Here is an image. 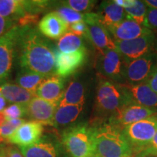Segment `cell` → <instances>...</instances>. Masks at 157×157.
Here are the masks:
<instances>
[{"instance_id": "1", "label": "cell", "mask_w": 157, "mask_h": 157, "mask_svg": "<svg viewBox=\"0 0 157 157\" xmlns=\"http://www.w3.org/2000/svg\"><path fill=\"white\" fill-rule=\"evenodd\" d=\"M15 50L21 69L46 76L56 74V50L37 29L20 28Z\"/></svg>"}, {"instance_id": "2", "label": "cell", "mask_w": 157, "mask_h": 157, "mask_svg": "<svg viewBox=\"0 0 157 157\" xmlns=\"http://www.w3.org/2000/svg\"><path fill=\"white\" fill-rule=\"evenodd\" d=\"M132 156V147L121 129L110 124L93 127V157Z\"/></svg>"}, {"instance_id": "3", "label": "cell", "mask_w": 157, "mask_h": 157, "mask_svg": "<svg viewBox=\"0 0 157 157\" xmlns=\"http://www.w3.org/2000/svg\"><path fill=\"white\" fill-rule=\"evenodd\" d=\"M60 143L67 157H93V127L79 123L65 128Z\"/></svg>"}, {"instance_id": "4", "label": "cell", "mask_w": 157, "mask_h": 157, "mask_svg": "<svg viewBox=\"0 0 157 157\" xmlns=\"http://www.w3.org/2000/svg\"><path fill=\"white\" fill-rule=\"evenodd\" d=\"M130 103L119 84H114L102 76L98 83L95 109L98 114H114L121 108Z\"/></svg>"}, {"instance_id": "5", "label": "cell", "mask_w": 157, "mask_h": 157, "mask_svg": "<svg viewBox=\"0 0 157 157\" xmlns=\"http://www.w3.org/2000/svg\"><path fill=\"white\" fill-rule=\"evenodd\" d=\"M135 156L148 146L157 131V113L136 121L121 129Z\"/></svg>"}, {"instance_id": "6", "label": "cell", "mask_w": 157, "mask_h": 157, "mask_svg": "<svg viewBox=\"0 0 157 157\" xmlns=\"http://www.w3.org/2000/svg\"><path fill=\"white\" fill-rule=\"evenodd\" d=\"M116 50L120 54L124 62L140 58L152 53L154 47L155 36L150 32L136 39L126 41H115Z\"/></svg>"}, {"instance_id": "7", "label": "cell", "mask_w": 157, "mask_h": 157, "mask_svg": "<svg viewBox=\"0 0 157 157\" xmlns=\"http://www.w3.org/2000/svg\"><path fill=\"white\" fill-rule=\"evenodd\" d=\"M98 68L102 76L117 84L124 83V61L116 50L98 52Z\"/></svg>"}, {"instance_id": "8", "label": "cell", "mask_w": 157, "mask_h": 157, "mask_svg": "<svg viewBox=\"0 0 157 157\" xmlns=\"http://www.w3.org/2000/svg\"><path fill=\"white\" fill-rule=\"evenodd\" d=\"M20 27L15 25L0 37V84L5 83L13 67Z\"/></svg>"}, {"instance_id": "9", "label": "cell", "mask_w": 157, "mask_h": 157, "mask_svg": "<svg viewBox=\"0 0 157 157\" xmlns=\"http://www.w3.org/2000/svg\"><path fill=\"white\" fill-rule=\"evenodd\" d=\"M130 103H136L157 113V95L149 87L146 81L132 84H119Z\"/></svg>"}, {"instance_id": "10", "label": "cell", "mask_w": 157, "mask_h": 157, "mask_svg": "<svg viewBox=\"0 0 157 157\" xmlns=\"http://www.w3.org/2000/svg\"><path fill=\"white\" fill-rule=\"evenodd\" d=\"M156 62L157 56L153 52L140 58L124 62L125 81L132 84L146 81Z\"/></svg>"}, {"instance_id": "11", "label": "cell", "mask_w": 157, "mask_h": 157, "mask_svg": "<svg viewBox=\"0 0 157 157\" xmlns=\"http://www.w3.org/2000/svg\"><path fill=\"white\" fill-rule=\"evenodd\" d=\"M24 157H61L63 150L60 141L52 135H44L34 144L20 146Z\"/></svg>"}, {"instance_id": "12", "label": "cell", "mask_w": 157, "mask_h": 157, "mask_svg": "<svg viewBox=\"0 0 157 157\" xmlns=\"http://www.w3.org/2000/svg\"><path fill=\"white\" fill-rule=\"evenodd\" d=\"M155 113L156 112L153 110L138 104L130 103L124 105L114 114L111 115L109 117V124L122 129L131 124L146 119Z\"/></svg>"}, {"instance_id": "13", "label": "cell", "mask_w": 157, "mask_h": 157, "mask_svg": "<svg viewBox=\"0 0 157 157\" xmlns=\"http://www.w3.org/2000/svg\"><path fill=\"white\" fill-rule=\"evenodd\" d=\"M56 74L62 78L75 73L87 60V50L84 49L70 53H63L56 50Z\"/></svg>"}, {"instance_id": "14", "label": "cell", "mask_w": 157, "mask_h": 157, "mask_svg": "<svg viewBox=\"0 0 157 157\" xmlns=\"http://www.w3.org/2000/svg\"><path fill=\"white\" fill-rule=\"evenodd\" d=\"M59 104L34 97L25 105L26 117L32 121L50 125Z\"/></svg>"}, {"instance_id": "15", "label": "cell", "mask_w": 157, "mask_h": 157, "mask_svg": "<svg viewBox=\"0 0 157 157\" xmlns=\"http://www.w3.org/2000/svg\"><path fill=\"white\" fill-rule=\"evenodd\" d=\"M43 132L44 124L37 121H29L19 127L7 139V141L19 147L30 146L40 140Z\"/></svg>"}, {"instance_id": "16", "label": "cell", "mask_w": 157, "mask_h": 157, "mask_svg": "<svg viewBox=\"0 0 157 157\" xmlns=\"http://www.w3.org/2000/svg\"><path fill=\"white\" fill-rule=\"evenodd\" d=\"M65 92L64 78L56 74L47 76L35 92V96L59 104Z\"/></svg>"}, {"instance_id": "17", "label": "cell", "mask_w": 157, "mask_h": 157, "mask_svg": "<svg viewBox=\"0 0 157 157\" xmlns=\"http://www.w3.org/2000/svg\"><path fill=\"white\" fill-rule=\"evenodd\" d=\"M69 24L64 21L56 12L45 15L38 23V31L47 38L59 39L68 31Z\"/></svg>"}, {"instance_id": "18", "label": "cell", "mask_w": 157, "mask_h": 157, "mask_svg": "<svg viewBox=\"0 0 157 157\" xmlns=\"http://www.w3.org/2000/svg\"><path fill=\"white\" fill-rule=\"evenodd\" d=\"M107 30L115 41L131 40L151 31L143 25L138 24L128 17H126L117 24L111 25Z\"/></svg>"}, {"instance_id": "19", "label": "cell", "mask_w": 157, "mask_h": 157, "mask_svg": "<svg viewBox=\"0 0 157 157\" xmlns=\"http://www.w3.org/2000/svg\"><path fill=\"white\" fill-rule=\"evenodd\" d=\"M93 45L98 52L116 50L114 40L105 27L100 24L87 25V31L84 36Z\"/></svg>"}, {"instance_id": "20", "label": "cell", "mask_w": 157, "mask_h": 157, "mask_svg": "<svg viewBox=\"0 0 157 157\" xmlns=\"http://www.w3.org/2000/svg\"><path fill=\"white\" fill-rule=\"evenodd\" d=\"M97 14L99 24L106 29L126 18L124 9L117 5L113 1L102 2Z\"/></svg>"}, {"instance_id": "21", "label": "cell", "mask_w": 157, "mask_h": 157, "mask_svg": "<svg viewBox=\"0 0 157 157\" xmlns=\"http://www.w3.org/2000/svg\"><path fill=\"white\" fill-rule=\"evenodd\" d=\"M84 105H67L58 106L55 113L50 126L57 129L74 125L83 109Z\"/></svg>"}, {"instance_id": "22", "label": "cell", "mask_w": 157, "mask_h": 157, "mask_svg": "<svg viewBox=\"0 0 157 157\" xmlns=\"http://www.w3.org/2000/svg\"><path fill=\"white\" fill-rule=\"evenodd\" d=\"M0 88L3 97L10 103L26 105L32 98L36 97L35 94L31 92L10 82L2 84Z\"/></svg>"}, {"instance_id": "23", "label": "cell", "mask_w": 157, "mask_h": 157, "mask_svg": "<svg viewBox=\"0 0 157 157\" xmlns=\"http://www.w3.org/2000/svg\"><path fill=\"white\" fill-rule=\"evenodd\" d=\"M26 14L28 13L25 11L23 0H0V15L15 24Z\"/></svg>"}, {"instance_id": "24", "label": "cell", "mask_w": 157, "mask_h": 157, "mask_svg": "<svg viewBox=\"0 0 157 157\" xmlns=\"http://www.w3.org/2000/svg\"><path fill=\"white\" fill-rule=\"evenodd\" d=\"M84 88L81 82L73 81L69 84L59 103L58 106L67 105H84Z\"/></svg>"}, {"instance_id": "25", "label": "cell", "mask_w": 157, "mask_h": 157, "mask_svg": "<svg viewBox=\"0 0 157 157\" xmlns=\"http://www.w3.org/2000/svg\"><path fill=\"white\" fill-rule=\"evenodd\" d=\"M46 77V76L36 73L32 71L21 69L17 74L15 81L20 87L35 94L39 84Z\"/></svg>"}, {"instance_id": "26", "label": "cell", "mask_w": 157, "mask_h": 157, "mask_svg": "<svg viewBox=\"0 0 157 157\" xmlns=\"http://www.w3.org/2000/svg\"><path fill=\"white\" fill-rule=\"evenodd\" d=\"M58 49V51L63 53H70L86 48L82 36H77L73 33L67 32L61 38L59 39Z\"/></svg>"}, {"instance_id": "27", "label": "cell", "mask_w": 157, "mask_h": 157, "mask_svg": "<svg viewBox=\"0 0 157 157\" xmlns=\"http://www.w3.org/2000/svg\"><path fill=\"white\" fill-rule=\"evenodd\" d=\"M148 9V7L143 2V1L136 0V2L133 7L124 9V11L126 13V17L132 19L135 22L143 25L146 19Z\"/></svg>"}, {"instance_id": "28", "label": "cell", "mask_w": 157, "mask_h": 157, "mask_svg": "<svg viewBox=\"0 0 157 157\" xmlns=\"http://www.w3.org/2000/svg\"><path fill=\"white\" fill-rule=\"evenodd\" d=\"M97 1L93 0H66L60 2V5L69 7L80 13H90L95 5Z\"/></svg>"}, {"instance_id": "29", "label": "cell", "mask_w": 157, "mask_h": 157, "mask_svg": "<svg viewBox=\"0 0 157 157\" xmlns=\"http://www.w3.org/2000/svg\"><path fill=\"white\" fill-rule=\"evenodd\" d=\"M55 12H56L59 16L68 24L78 21H84V13H78L69 7L61 5L60 4L59 7H56Z\"/></svg>"}, {"instance_id": "30", "label": "cell", "mask_w": 157, "mask_h": 157, "mask_svg": "<svg viewBox=\"0 0 157 157\" xmlns=\"http://www.w3.org/2000/svg\"><path fill=\"white\" fill-rule=\"evenodd\" d=\"M25 11L29 14L39 15L40 13L50 8L52 2L45 0H33V1H24Z\"/></svg>"}, {"instance_id": "31", "label": "cell", "mask_w": 157, "mask_h": 157, "mask_svg": "<svg viewBox=\"0 0 157 157\" xmlns=\"http://www.w3.org/2000/svg\"><path fill=\"white\" fill-rule=\"evenodd\" d=\"M3 113L7 121L23 119V117H26V108L25 105L23 104L13 103L5 109Z\"/></svg>"}, {"instance_id": "32", "label": "cell", "mask_w": 157, "mask_h": 157, "mask_svg": "<svg viewBox=\"0 0 157 157\" xmlns=\"http://www.w3.org/2000/svg\"><path fill=\"white\" fill-rule=\"evenodd\" d=\"M25 123V119H19L7 121L0 127V136L4 139H7L16 129Z\"/></svg>"}, {"instance_id": "33", "label": "cell", "mask_w": 157, "mask_h": 157, "mask_svg": "<svg viewBox=\"0 0 157 157\" xmlns=\"http://www.w3.org/2000/svg\"><path fill=\"white\" fill-rule=\"evenodd\" d=\"M136 157H148L157 156V131L153 137L152 140L146 148L141 151L140 153L135 155Z\"/></svg>"}, {"instance_id": "34", "label": "cell", "mask_w": 157, "mask_h": 157, "mask_svg": "<svg viewBox=\"0 0 157 157\" xmlns=\"http://www.w3.org/2000/svg\"><path fill=\"white\" fill-rule=\"evenodd\" d=\"M143 26L149 30L157 31V10L148 8Z\"/></svg>"}, {"instance_id": "35", "label": "cell", "mask_w": 157, "mask_h": 157, "mask_svg": "<svg viewBox=\"0 0 157 157\" xmlns=\"http://www.w3.org/2000/svg\"><path fill=\"white\" fill-rule=\"evenodd\" d=\"M39 15L26 14L24 16L20 18L16 22L17 26L20 28H25V27H34V25L39 22Z\"/></svg>"}, {"instance_id": "36", "label": "cell", "mask_w": 157, "mask_h": 157, "mask_svg": "<svg viewBox=\"0 0 157 157\" xmlns=\"http://www.w3.org/2000/svg\"><path fill=\"white\" fill-rule=\"evenodd\" d=\"M68 31L71 33L77 35V36H84L87 31V25L84 21H78L71 23L68 26Z\"/></svg>"}, {"instance_id": "37", "label": "cell", "mask_w": 157, "mask_h": 157, "mask_svg": "<svg viewBox=\"0 0 157 157\" xmlns=\"http://www.w3.org/2000/svg\"><path fill=\"white\" fill-rule=\"evenodd\" d=\"M15 25H16L14 22H12V21L0 15V37L7 34L10 30H11Z\"/></svg>"}, {"instance_id": "38", "label": "cell", "mask_w": 157, "mask_h": 157, "mask_svg": "<svg viewBox=\"0 0 157 157\" xmlns=\"http://www.w3.org/2000/svg\"><path fill=\"white\" fill-rule=\"evenodd\" d=\"M146 82L148 83L149 87L157 95V62L153 68L148 78H147Z\"/></svg>"}, {"instance_id": "39", "label": "cell", "mask_w": 157, "mask_h": 157, "mask_svg": "<svg viewBox=\"0 0 157 157\" xmlns=\"http://www.w3.org/2000/svg\"><path fill=\"white\" fill-rule=\"evenodd\" d=\"M6 157H24L19 148L13 146H5Z\"/></svg>"}, {"instance_id": "40", "label": "cell", "mask_w": 157, "mask_h": 157, "mask_svg": "<svg viewBox=\"0 0 157 157\" xmlns=\"http://www.w3.org/2000/svg\"><path fill=\"white\" fill-rule=\"evenodd\" d=\"M113 2L123 9H127L133 7L136 2V0H114Z\"/></svg>"}, {"instance_id": "41", "label": "cell", "mask_w": 157, "mask_h": 157, "mask_svg": "<svg viewBox=\"0 0 157 157\" xmlns=\"http://www.w3.org/2000/svg\"><path fill=\"white\" fill-rule=\"evenodd\" d=\"M143 2L146 4L148 8L157 10V0H144Z\"/></svg>"}, {"instance_id": "42", "label": "cell", "mask_w": 157, "mask_h": 157, "mask_svg": "<svg viewBox=\"0 0 157 157\" xmlns=\"http://www.w3.org/2000/svg\"><path fill=\"white\" fill-rule=\"evenodd\" d=\"M7 105V101L3 97L2 94L1 93V88H0V111H3Z\"/></svg>"}, {"instance_id": "43", "label": "cell", "mask_w": 157, "mask_h": 157, "mask_svg": "<svg viewBox=\"0 0 157 157\" xmlns=\"http://www.w3.org/2000/svg\"><path fill=\"white\" fill-rule=\"evenodd\" d=\"M7 121L6 117L5 114H4L3 111H0V127H2Z\"/></svg>"}, {"instance_id": "44", "label": "cell", "mask_w": 157, "mask_h": 157, "mask_svg": "<svg viewBox=\"0 0 157 157\" xmlns=\"http://www.w3.org/2000/svg\"><path fill=\"white\" fill-rule=\"evenodd\" d=\"M5 139H4L3 137H2L1 136H0V145L3 144V143L5 142Z\"/></svg>"}, {"instance_id": "45", "label": "cell", "mask_w": 157, "mask_h": 157, "mask_svg": "<svg viewBox=\"0 0 157 157\" xmlns=\"http://www.w3.org/2000/svg\"><path fill=\"white\" fill-rule=\"evenodd\" d=\"M148 157H153V156H148Z\"/></svg>"}]
</instances>
